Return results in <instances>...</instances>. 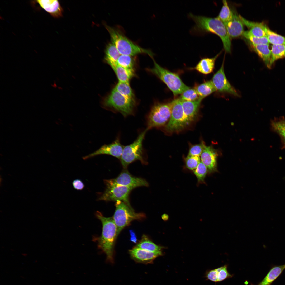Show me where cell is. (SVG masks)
Masks as SVG:
<instances>
[{"label":"cell","instance_id":"cell-14","mask_svg":"<svg viewBox=\"0 0 285 285\" xmlns=\"http://www.w3.org/2000/svg\"><path fill=\"white\" fill-rule=\"evenodd\" d=\"M129 253L136 262L146 264L152 263L157 257L163 255L162 251L152 252L135 246L129 250Z\"/></svg>","mask_w":285,"mask_h":285},{"label":"cell","instance_id":"cell-26","mask_svg":"<svg viewBox=\"0 0 285 285\" xmlns=\"http://www.w3.org/2000/svg\"><path fill=\"white\" fill-rule=\"evenodd\" d=\"M104 60L111 67L117 64V61L120 54L112 43L109 44L105 50Z\"/></svg>","mask_w":285,"mask_h":285},{"label":"cell","instance_id":"cell-34","mask_svg":"<svg viewBox=\"0 0 285 285\" xmlns=\"http://www.w3.org/2000/svg\"><path fill=\"white\" fill-rule=\"evenodd\" d=\"M242 36L249 41V42L255 45L269 44V42L266 36L258 37L250 35L248 31H244Z\"/></svg>","mask_w":285,"mask_h":285},{"label":"cell","instance_id":"cell-19","mask_svg":"<svg viewBox=\"0 0 285 285\" xmlns=\"http://www.w3.org/2000/svg\"><path fill=\"white\" fill-rule=\"evenodd\" d=\"M227 265H224L213 269L207 271L205 277L207 280L215 282L222 281L232 277L233 275L230 274L227 269Z\"/></svg>","mask_w":285,"mask_h":285},{"label":"cell","instance_id":"cell-10","mask_svg":"<svg viewBox=\"0 0 285 285\" xmlns=\"http://www.w3.org/2000/svg\"><path fill=\"white\" fill-rule=\"evenodd\" d=\"M105 185L106 189L98 198V200L116 201H120L131 206L129 201V196L132 189L122 186Z\"/></svg>","mask_w":285,"mask_h":285},{"label":"cell","instance_id":"cell-43","mask_svg":"<svg viewBox=\"0 0 285 285\" xmlns=\"http://www.w3.org/2000/svg\"><path fill=\"white\" fill-rule=\"evenodd\" d=\"M284 45H285V44H284Z\"/></svg>","mask_w":285,"mask_h":285},{"label":"cell","instance_id":"cell-17","mask_svg":"<svg viewBox=\"0 0 285 285\" xmlns=\"http://www.w3.org/2000/svg\"><path fill=\"white\" fill-rule=\"evenodd\" d=\"M33 2L38 4L53 17L58 18L62 16L63 9L58 0H39Z\"/></svg>","mask_w":285,"mask_h":285},{"label":"cell","instance_id":"cell-21","mask_svg":"<svg viewBox=\"0 0 285 285\" xmlns=\"http://www.w3.org/2000/svg\"><path fill=\"white\" fill-rule=\"evenodd\" d=\"M250 43L253 50L262 59L266 66L269 68H270L272 53L269 48V44L255 45Z\"/></svg>","mask_w":285,"mask_h":285},{"label":"cell","instance_id":"cell-38","mask_svg":"<svg viewBox=\"0 0 285 285\" xmlns=\"http://www.w3.org/2000/svg\"><path fill=\"white\" fill-rule=\"evenodd\" d=\"M205 145L202 142L201 143L192 146L189 150L188 156H201Z\"/></svg>","mask_w":285,"mask_h":285},{"label":"cell","instance_id":"cell-32","mask_svg":"<svg viewBox=\"0 0 285 285\" xmlns=\"http://www.w3.org/2000/svg\"><path fill=\"white\" fill-rule=\"evenodd\" d=\"M266 34L269 43L273 45L285 44V37L272 31L268 27Z\"/></svg>","mask_w":285,"mask_h":285},{"label":"cell","instance_id":"cell-42","mask_svg":"<svg viewBox=\"0 0 285 285\" xmlns=\"http://www.w3.org/2000/svg\"><path fill=\"white\" fill-rule=\"evenodd\" d=\"M284 265H285V264H284Z\"/></svg>","mask_w":285,"mask_h":285},{"label":"cell","instance_id":"cell-5","mask_svg":"<svg viewBox=\"0 0 285 285\" xmlns=\"http://www.w3.org/2000/svg\"><path fill=\"white\" fill-rule=\"evenodd\" d=\"M148 130L146 129L139 134L132 143L124 146L120 159L124 168H126L130 163L136 160L140 161L143 164L147 163L145 158L143 142Z\"/></svg>","mask_w":285,"mask_h":285},{"label":"cell","instance_id":"cell-20","mask_svg":"<svg viewBox=\"0 0 285 285\" xmlns=\"http://www.w3.org/2000/svg\"><path fill=\"white\" fill-rule=\"evenodd\" d=\"M202 100L199 98L192 101L181 100L184 113L191 122L196 118Z\"/></svg>","mask_w":285,"mask_h":285},{"label":"cell","instance_id":"cell-4","mask_svg":"<svg viewBox=\"0 0 285 285\" xmlns=\"http://www.w3.org/2000/svg\"><path fill=\"white\" fill-rule=\"evenodd\" d=\"M153 59L154 66L150 71L167 86L174 96L181 94L190 88L184 83L177 74L162 67Z\"/></svg>","mask_w":285,"mask_h":285},{"label":"cell","instance_id":"cell-24","mask_svg":"<svg viewBox=\"0 0 285 285\" xmlns=\"http://www.w3.org/2000/svg\"><path fill=\"white\" fill-rule=\"evenodd\" d=\"M285 269L284 265L273 266L263 279L257 285H271Z\"/></svg>","mask_w":285,"mask_h":285},{"label":"cell","instance_id":"cell-31","mask_svg":"<svg viewBox=\"0 0 285 285\" xmlns=\"http://www.w3.org/2000/svg\"><path fill=\"white\" fill-rule=\"evenodd\" d=\"M271 64V65L276 60L285 57L284 44L273 45L272 46Z\"/></svg>","mask_w":285,"mask_h":285},{"label":"cell","instance_id":"cell-27","mask_svg":"<svg viewBox=\"0 0 285 285\" xmlns=\"http://www.w3.org/2000/svg\"><path fill=\"white\" fill-rule=\"evenodd\" d=\"M272 130L280 136L283 144L282 148H285V120L282 117L275 118L271 121Z\"/></svg>","mask_w":285,"mask_h":285},{"label":"cell","instance_id":"cell-3","mask_svg":"<svg viewBox=\"0 0 285 285\" xmlns=\"http://www.w3.org/2000/svg\"><path fill=\"white\" fill-rule=\"evenodd\" d=\"M106 28L110 34L112 43L120 55L133 56L139 54L145 53L153 57L151 52L134 43L117 30L107 25Z\"/></svg>","mask_w":285,"mask_h":285},{"label":"cell","instance_id":"cell-37","mask_svg":"<svg viewBox=\"0 0 285 285\" xmlns=\"http://www.w3.org/2000/svg\"><path fill=\"white\" fill-rule=\"evenodd\" d=\"M201 162L200 156H188L185 159L186 167L189 169H195Z\"/></svg>","mask_w":285,"mask_h":285},{"label":"cell","instance_id":"cell-18","mask_svg":"<svg viewBox=\"0 0 285 285\" xmlns=\"http://www.w3.org/2000/svg\"><path fill=\"white\" fill-rule=\"evenodd\" d=\"M239 17L244 25L250 28L248 31L251 35L256 37L266 36V31L268 27L264 23L250 21L246 19L241 15Z\"/></svg>","mask_w":285,"mask_h":285},{"label":"cell","instance_id":"cell-9","mask_svg":"<svg viewBox=\"0 0 285 285\" xmlns=\"http://www.w3.org/2000/svg\"><path fill=\"white\" fill-rule=\"evenodd\" d=\"M172 101L171 116L165 128V131L170 133L177 132L182 130L191 122L184 113L181 101L180 99H175Z\"/></svg>","mask_w":285,"mask_h":285},{"label":"cell","instance_id":"cell-30","mask_svg":"<svg viewBox=\"0 0 285 285\" xmlns=\"http://www.w3.org/2000/svg\"><path fill=\"white\" fill-rule=\"evenodd\" d=\"M223 4L217 17L225 24L231 20L232 12L230 10L226 0L223 1Z\"/></svg>","mask_w":285,"mask_h":285},{"label":"cell","instance_id":"cell-15","mask_svg":"<svg viewBox=\"0 0 285 285\" xmlns=\"http://www.w3.org/2000/svg\"><path fill=\"white\" fill-rule=\"evenodd\" d=\"M218 155L216 150L211 146L205 145L200 158L210 173L217 171V159Z\"/></svg>","mask_w":285,"mask_h":285},{"label":"cell","instance_id":"cell-2","mask_svg":"<svg viewBox=\"0 0 285 285\" xmlns=\"http://www.w3.org/2000/svg\"><path fill=\"white\" fill-rule=\"evenodd\" d=\"M96 216L102 223V232L100 237L94 239L97 242L99 248L106 254V262L113 264L114 247L117 237V226L113 217H105L98 211L97 212Z\"/></svg>","mask_w":285,"mask_h":285},{"label":"cell","instance_id":"cell-28","mask_svg":"<svg viewBox=\"0 0 285 285\" xmlns=\"http://www.w3.org/2000/svg\"><path fill=\"white\" fill-rule=\"evenodd\" d=\"M199 98L202 99L216 91L211 80L207 81L195 88Z\"/></svg>","mask_w":285,"mask_h":285},{"label":"cell","instance_id":"cell-23","mask_svg":"<svg viewBox=\"0 0 285 285\" xmlns=\"http://www.w3.org/2000/svg\"><path fill=\"white\" fill-rule=\"evenodd\" d=\"M118 80V82L129 83V81L134 75V69L123 68L117 64L111 67Z\"/></svg>","mask_w":285,"mask_h":285},{"label":"cell","instance_id":"cell-12","mask_svg":"<svg viewBox=\"0 0 285 285\" xmlns=\"http://www.w3.org/2000/svg\"><path fill=\"white\" fill-rule=\"evenodd\" d=\"M211 81L216 91L227 93L238 97L239 95L235 89L230 84L225 75L223 62L219 70L214 75Z\"/></svg>","mask_w":285,"mask_h":285},{"label":"cell","instance_id":"cell-16","mask_svg":"<svg viewBox=\"0 0 285 285\" xmlns=\"http://www.w3.org/2000/svg\"><path fill=\"white\" fill-rule=\"evenodd\" d=\"M232 12L231 20L224 24L230 37L235 38L242 35L244 31V24L239 15L233 11Z\"/></svg>","mask_w":285,"mask_h":285},{"label":"cell","instance_id":"cell-13","mask_svg":"<svg viewBox=\"0 0 285 285\" xmlns=\"http://www.w3.org/2000/svg\"><path fill=\"white\" fill-rule=\"evenodd\" d=\"M124 146L120 142L118 137L112 143L105 145L99 149L83 157L84 159L101 154H107L111 155L120 159L122 153Z\"/></svg>","mask_w":285,"mask_h":285},{"label":"cell","instance_id":"cell-29","mask_svg":"<svg viewBox=\"0 0 285 285\" xmlns=\"http://www.w3.org/2000/svg\"><path fill=\"white\" fill-rule=\"evenodd\" d=\"M114 89L125 97L135 100L134 95L129 83L118 82Z\"/></svg>","mask_w":285,"mask_h":285},{"label":"cell","instance_id":"cell-1","mask_svg":"<svg viewBox=\"0 0 285 285\" xmlns=\"http://www.w3.org/2000/svg\"><path fill=\"white\" fill-rule=\"evenodd\" d=\"M188 17L194 22L195 25L190 30L191 34L201 36L206 33L211 32L218 35L221 39L224 49L227 52H231L230 37L224 23L217 17L214 18L196 15L192 13Z\"/></svg>","mask_w":285,"mask_h":285},{"label":"cell","instance_id":"cell-6","mask_svg":"<svg viewBox=\"0 0 285 285\" xmlns=\"http://www.w3.org/2000/svg\"><path fill=\"white\" fill-rule=\"evenodd\" d=\"M115 206V210L112 217L117 227V237L122 230L132 221L141 220L146 217L144 214L135 212L131 206L122 201H116Z\"/></svg>","mask_w":285,"mask_h":285},{"label":"cell","instance_id":"cell-22","mask_svg":"<svg viewBox=\"0 0 285 285\" xmlns=\"http://www.w3.org/2000/svg\"><path fill=\"white\" fill-rule=\"evenodd\" d=\"M220 54V53H218L213 58H202L193 68V69L204 74L211 73L214 69L215 60Z\"/></svg>","mask_w":285,"mask_h":285},{"label":"cell","instance_id":"cell-7","mask_svg":"<svg viewBox=\"0 0 285 285\" xmlns=\"http://www.w3.org/2000/svg\"><path fill=\"white\" fill-rule=\"evenodd\" d=\"M104 105L125 117L134 114L136 102L135 100L125 97L113 89L105 99Z\"/></svg>","mask_w":285,"mask_h":285},{"label":"cell","instance_id":"cell-25","mask_svg":"<svg viewBox=\"0 0 285 285\" xmlns=\"http://www.w3.org/2000/svg\"><path fill=\"white\" fill-rule=\"evenodd\" d=\"M135 246L152 252L162 251L164 247L152 242L146 235H143Z\"/></svg>","mask_w":285,"mask_h":285},{"label":"cell","instance_id":"cell-40","mask_svg":"<svg viewBox=\"0 0 285 285\" xmlns=\"http://www.w3.org/2000/svg\"><path fill=\"white\" fill-rule=\"evenodd\" d=\"M130 235L131 236V240L134 243L136 242L137 241V239L136 238V236L135 233L132 231H131L130 232Z\"/></svg>","mask_w":285,"mask_h":285},{"label":"cell","instance_id":"cell-11","mask_svg":"<svg viewBox=\"0 0 285 285\" xmlns=\"http://www.w3.org/2000/svg\"><path fill=\"white\" fill-rule=\"evenodd\" d=\"M104 182L105 184L122 186L132 189L138 187L148 186L145 179L134 176L127 170L122 172L115 178L104 180Z\"/></svg>","mask_w":285,"mask_h":285},{"label":"cell","instance_id":"cell-39","mask_svg":"<svg viewBox=\"0 0 285 285\" xmlns=\"http://www.w3.org/2000/svg\"><path fill=\"white\" fill-rule=\"evenodd\" d=\"M73 186L77 190H82L84 187V185L80 179H76L74 180L72 182Z\"/></svg>","mask_w":285,"mask_h":285},{"label":"cell","instance_id":"cell-8","mask_svg":"<svg viewBox=\"0 0 285 285\" xmlns=\"http://www.w3.org/2000/svg\"><path fill=\"white\" fill-rule=\"evenodd\" d=\"M172 106V101L167 103H157L151 108L146 118V129L164 126L170 117Z\"/></svg>","mask_w":285,"mask_h":285},{"label":"cell","instance_id":"cell-33","mask_svg":"<svg viewBox=\"0 0 285 285\" xmlns=\"http://www.w3.org/2000/svg\"><path fill=\"white\" fill-rule=\"evenodd\" d=\"M132 56L120 55L117 59V64L126 68L134 69V61Z\"/></svg>","mask_w":285,"mask_h":285},{"label":"cell","instance_id":"cell-35","mask_svg":"<svg viewBox=\"0 0 285 285\" xmlns=\"http://www.w3.org/2000/svg\"><path fill=\"white\" fill-rule=\"evenodd\" d=\"M207 171V168L201 161L196 168L193 170L194 173L198 181L202 183L204 182Z\"/></svg>","mask_w":285,"mask_h":285},{"label":"cell","instance_id":"cell-36","mask_svg":"<svg viewBox=\"0 0 285 285\" xmlns=\"http://www.w3.org/2000/svg\"><path fill=\"white\" fill-rule=\"evenodd\" d=\"M181 94L179 98L182 101H192L199 98L195 88H190L184 91Z\"/></svg>","mask_w":285,"mask_h":285},{"label":"cell","instance_id":"cell-41","mask_svg":"<svg viewBox=\"0 0 285 285\" xmlns=\"http://www.w3.org/2000/svg\"><path fill=\"white\" fill-rule=\"evenodd\" d=\"M162 219L164 221H167L169 219V216L168 214L164 213L162 215Z\"/></svg>","mask_w":285,"mask_h":285}]
</instances>
